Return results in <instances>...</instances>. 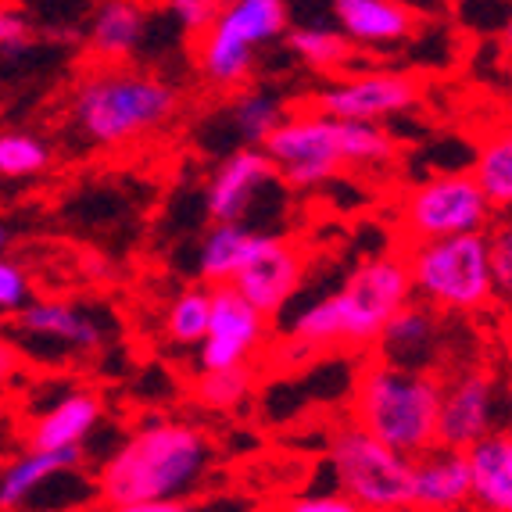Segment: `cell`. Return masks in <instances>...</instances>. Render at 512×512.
I'll use <instances>...</instances> for the list:
<instances>
[{"instance_id":"obj_1","label":"cell","mask_w":512,"mask_h":512,"mask_svg":"<svg viewBox=\"0 0 512 512\" xmlns=\"http://www.w3.org/2000/svg\"><path fill=\"white\" fill-rule=\"evenodd\" d=\"M212 462V441L194 423L154 419L122 444L97 473V505L137 512L144 502L183 498Z\"/></svg>"},{"instance_id":"obj_2","label":"cell","mask_w":512,"mask_h":512,"mask_svg":"<svg viewBox=\"0 0 512 512\" xmlns=\"http://www.w3.org/2000/svg\"><path fill=\"white\" fill-rule=\"evenodd\" d=\"M412 298V280L402 251L373 255L341 283V291L308 305L291 323V341L301 351L373 348L387 319Z\"/></svg>"},{"instance_id":"obj_3","label":"cell","mask_w":512,"mask_h":512,"mask_svg":"<svg viewBox=\"0 0 512 512\" xmlns=\"http://www.w3.org/2000/svg\"><path fill=\"white\" fill-rule=\"evenodd\" d=\"M183 108V90L154 72L104 65L72 86L69 115L79 137L97 147H126L169 126Z\"/></svg>"},{"instance_id":"obj_4","label":"cell","mask_w":512,"mask_h":512,"mask_svg":"<svg viewBox=\"0 0 512 512\" xmlns=\"http://www.w3.org/2000/svg\"><path fill=\"white\" fill-rule=\"evenodd\" d=\"M441 373L430 366H402L369 355L351 391V423L391 444L394 452L419 455L437 444Z\"/></svg>"},{"instance_id":"obj_5","label":"cell","mask_w":512,"mask_h":512,"mask_svg":"<svg viewBox=\"0 0 512 512\" xmlns=\"http://www.w3.org/2000/svg\"><path fill=\"white\" fill-rule=\"evenodd\" d=\"M402 255L412 294L437 312L477 316L495 305V280L487 269V230L419 240Z\"/></svg>"},{"instance_id":"obj_6","label":"cell","mask_w":512,"mask_h":512,"mask_svg":"<svg viewBox=\"0 0 512 512\" xmlns=\"http://www.w3.org/2000/svg\"><path fill=\"white\" fill-rule=\"evenodd\" d=\"M291 26L287 0H222L212 26L197 36V69L219 90H237L255 69V51Z\"/></svg>"},{"instance_id":"obj_7","label":"cell","mask_w":512,"mask_h":512,"mask_svg":"<svg viewBox=\"0 0 512 512\" xmlns=\"http://www.w3.org/2000/svg\"><path fill=\"white\" fill-rule=\"evenodd\" d=\"M330 466L341 491L369 512L412 509V455L394 452L359 423L333 430Z\"/></svg>"},{"instance_id":"obj_8","label":"cell","mask_w":512,"mask_h":512,"mask_svg":"<svg viewBox=\"0 0 512 512\" xmlns=\"http://www.w3.org/2000/svg\"><path fill=\"white\" fill-rule=\"evenodd\" d=\"M491 215H495V208L470 172H448V176L419 183L402 197V208H398L402 233L409 244L487 230Z\"/></svg>"},{"instance_id":"obj_9","label":"cell","mask_w":512,"mask_h":512,"mask_svg":"<svg viewBox=\"0 0 512 512\" xmlns=\"http://www.w3.org/2000/svg\"><path fill=\"white\" fill-rule=\"evenodd\" d=\"M258 147L276 165V180L291 190H316L344 172L337 151V119H326L319 111L305 108L301 115H287Z\"/></svg>"},{"instance_id":"obj_10","label":"cell","mask_w":512,"mask_h":512,"mask_svg":"<svg viewBox=\"0 0 512 512\" xmlns=\"http://www.w3.org/2000/svg\"><path fill=\"white\" fill-rule=\"evenodd\" d=\"M423 101V83L416 76L402 72H366L351 76L337 86H326L319 94L305 101L308 111H319L326 119H359V122H380L391 115L416 108Z\"/></svg>"},{"instance_id":"obj_11","label":"cell","mask_w":512,"mask_h":512,"mask_svg":"<svg viewBox=\"0 0 512 512\" xmlns=\"http://www.w3.org/2000/svg\"><path fill=\"white\" fill-rule=\"evenodd\" d=\"M305 269L308 258L301 251V244H294L287 237H273V233H255L248 258L240 262V269L233 273L230 283L258 312L276 316L301 287Z\"/></svg>"},{"instance_id":"obj_12","label":"cell","mask_w":512,"mask_h":512,"mask_svg":"<svg viewBox=\"0 0 512 512\" xmlns=\"http://www.w3.org/2000/svg\"><path fill=\"white\" fill-rule=\"evenodd\" d=\"M269 316L258 312L233 283H212V316L208 333L197 344V369H226L251 362L258 344L265 341Z\"/></svg>"},{"instance_id":"obj_13","label":"cell","mask_w":512,"mask_h":512,"mask_svg":"<svg viewBox=\"0 0 512 512\" xmlns=\"http://www.w3.org/2000/svg\"><path fill=\"white\" fill-rule=\"evenodd\" d=\"M495 391L491 369H459L452 380L441 376V405H437V444L470 448L477 437L495 430Z\"/></svg>"},{"instance_id":"obj_14","label":"cell","mask_w":512,"mask_h":512,"mask_svg":"<svg viewBox=\"0 0 512 512\" xmlns=\"http://www.w3.org/2000/svg\"><path fill=\"white\" fill-rule=\"evenodd\" d=\"M466 505H473L466 448L430 444L427 452L412 455V509L448 512Z\"/></svg>"},{"instance_id":"obj_15","label":"cell","mask_w":512,"mask_h":512,"mask_svg":"<svg viewBox=\"0 0 512 512\" xmlns=\"http://www.w3.org/2000/svg\"><path fill=\"white\" fill-rule=\"evenodd\" d=\"M276 180V165L269 162V154L262 147H244V151L230 154L226 162L215 169L212 183L205 190V208L212 222L226 219H244L255 201L258 190H265Z\"/></svg>"},{"instance_id":"obj_16","label":"cell","mask_w":512,"mask_h":512,"mask_svg":"<svg viewBox=\"0 0 512 512\" xmlns=\"http://www.w3.org/2000/svg\"><path fill=\"white\" fill-rule=\"evenodd\" d=\"M333 18L348 40L366 47L402 43L416 29V11L402 0H333Z\"/></svg>"},{"instance_id":"obj_17","label":"cell","mask_w":512,"mask_h":512,"mask_svg":"<svg viewBox=\"0 0 512 512\" xmlns=\"http://www.w3.org/2000/svg\"><path fill=\"white\" fill-rule=\"evenodd\" d=\"M470 462V491L473 505L491 512L512 509V437L509 430H487L484 437L466 448Z\"/></svg>"},{"instance_id":"obj_18","label":"cell","mask_w":512,"mask_h":512,"mask_svg":"<svg viewBox=\"0 0 512 512\" xmlns=\"http://www.w3.org/2000/svg\"><path fill=\"white\" fill-rule=\"evenodd\" d=\"M441 337V319L427 301L409 298L391 319L384 323L380 337H376V355H384L402 366H427L434 355V344Z\"/></svg>"},{"instance_id":"obj_19","label":"cell","mask_w":512,"mask_h":512,"mask_svg":"<svg viewBox=\"0 0 512 512\" xmlns=\"http://www.w3.org/2000/svg\"><path fill=\"white\" fill-rule=\"evenodd\" d=\"M101 398L90 391H72L65 394L51 412H43L33 427L26 430L29 448H69V444H83L86 434L101 423Z\"/></svg>"},{"instance_id":"obj_20","label":"cell","mask_w":512,"mask_h":512,"mask_svg":"<svg viewBox=\"0 0 512 512\" xmlns=\"http://www.w3.org/2000/svg\"><path fill=\"white\" fill-rule=\"evenodd\" d=\"M79 462H83V444H69V448H29L26 455H18L8 470L0 473V509H18L36 487L47 484L58 473L76 470Z\"/></svg>"},{"instance_id":"obj_21","label":"cell","mask_w":512,"mask_h":512,"mask_svg":"<svg viewBox=\"0 0 512 512\" xmlns=\"http://www.w3.org/2000/svg\"><path fill=\"white\" fill-rule=\"evenodd\" d=\"M140 40H144V11L133 0H104L86 36V47L97 61L115 65V61L133 58Z\"/></svg>"},{"instance_id":"obj_22","label":"cell","mask_w":512,"mask_h":512,"mask_svg":"<svg viewBox=\"0 0 512 512\" xmlns=\"http://www.w3.org/2000/svg\"><path fill=\"white\" fill-rule=\"evenodd\" d=\"M18 326L26 333H36V337H54V341L72 344L76 351H97L104 341L101 326L65 301H26L18 308Z\"/></svg>"},{"instance_id":"obj_23","label":"cell","mask_w":512,"mask_h":512,"mask_svg":"<svg viewBox=\"0 0 512 512\" xmlns=\"http://www.w3.org/2000/svg\"><path fill=\"white\" fill-rule=\"evenodd\" d=\"M251 237L255 230L244 226V219H226L212 222V230L201 240V251H197V276L201 283H230L233 273L240 269V262L248 258Z\"/></svg>"},{"instance_id":"obj_24","label":"cell","mask_w":512,"mask_h":512,"mask_svg":"<svg viewBox=\"0 0 512 512\" xmlns=\"http://www.w3.org/2000/svg\"><path fill=\"white\" fill-rule=\"evenodd\" d=\"M473 180L484 190L495 212H509L512 208V137L509 129H498L480 144L477 162H473Z\"/></svg>"},{"instance_id":"obj_25","label":"cell","mask_w":512,"mask_h":512,"mask_svg":"<svg viewBox=\"0 0 512 512\" xmlns=\"http://www.w3.org/2000/svg\"><path fill=\"white\" fill-rule=\"evenodd\" d=\"M287 47L305 61L308 69L316 72H337L341 65L355 61L359 54V43L348 40L341 29H326V26H287Z\"/></svg>"},{"instance_id":"obj_26","label":"cell","mask_w":512,"mask_h":512,"mask_svg":"<svg viewBox=\"0 0 512 512\" xmlns=\"http://www.w3.org/2000/svg\"><path fill=\"white\" fill-rule=\"evenodd\" d=\"M337 151H341L344 169H369V165H387L398 158V140L376 122L337 119Z\"/></svg>"},{"instance_id":"obj_27","label":"cell","mask_w":512,"mask_h":512,"mask_svg":"<svg viewBox=\"0 0 512 512\" xmlns=\"http://www.w3.org/2000/svg\"><path fill=\"white\" fill-rule=\"evenodd\" d=\"M255 391V369L251 362L226 369H201V380L194 384V398L201 409L212 412H233L248 402Z\"/></svg>"},{"instance_id":"obj_28","label":"cell","mask_w":512,"mask_h":512,"mask_svg":"<svg viewBox=\"0 0 512 512\" xmlns=\"http://www.w3.org/2000/svg\"><path fill=\"white\" fill-rule=\"evenodd\" d=\"M208 316H212V287H190L172 298L169 312H165V333L172 344L180 348H194L208 333Z\"/></svg>"},{"instance_id":"obj_29","label":"cell","mask_w":512,"mask_h":512,"mask_svg":"<svg viewBox=\"0 0 512 512\" xmlns=\"http://www.w3.org/2000/svg\"><path fill=\"white\" fill-rule=\"evenodd\" d=\"M51 158V144L33 137V133H0V176L4 180L36 176L51 165Z\"/></svg>"},{"instance_id":"obj_30","label":"cell","mask_w":512,"mask_h":512,"mask_svg":"<svg viewBox=\"0 0 512 512\" xmlns=\"http://www.w3.org/2000/svg\"><path fill=\"white\" fill-rule=\"evenodd\" d=\"M283 119H287V108L269 94H255V90H248V94H240L237 104H233V122H237L240 137L255 147L262 144V140L269 137Z\"/></svg>"},{"instance_id":"obj_31","label":"cell","mask_w":512,"mask_h":512,"mask_svg":"<svg viewBox=\"0 0 512 512\" xmlns=\"http://www.w3.org/2000/svg\"><path fill=\"white\" fill-rule=\"evenodd\" d=\"M487 269H491L498 298H509L512 294V230L509 226H502L498 233L487 230Z\"/></svg>"},{"instance_id":"obj_32","label":"cell","mask_w":512,"mask_h":512,"mask_svg":"<svg viewBox=\"0 0 512 512\" xmlns=\"http://www.w3.org/2000/svg\"><path fill=\"white\" fill-rule=\"evenodd\" d=\"M33 287H29L26 269L11 258H0V312H18L26 305Z\"/></svg>"},{"instance_id":"obj_33","label":"cell","mask_w":512,"mask_h":512,"mask_svg":"<svg viewBox=\"0 0 512 512\" xmlns=\"http://www.w3.org/2000/svg\"><path fill=\"white\" fill-rule=\"evenodd\" d=\"M29 43H33V26H29V18H22L18 11L0 4V58H18V54H26Z\"/></svg>"},{"instance_id":"obj_34","label":"cell","mask_w":512,"mask_h":512,"mask_svg":"<svg viewBox=\"0 0 512 512\" xmlns=\"http://www.w3.org/2000/svg\"><path fill=\"white\" fill-rule=\"evenodd\" d=\"M222 0H169V11L176 15V22H180V29L187 36H201L208 26H212L215 11H219Z\"/></svg>"},{"instance_id":"obj_35","label":"cell","mask_w":512,"mask_h":512,"mask_svg":"<svg viewBox=\"0 0 512 512\" xmlns=\"http://www.w3.org/2000/svg\"><path fill=\"white\" fill-rule=\"evenodd\" d=\"M287 509L294 512H359V505L351 502L344 491H333V495H301L294 502H287Z\"/></svg>"},{"instance_id":"obj_36","label":"cell","mask_w":512,"mask_h":512,"mask_svg":"<svg viewBox=\"0 0 512 512\" xmlns=\"http://www.w3.org/2000/svg\"><path fill=\"white\" fill-rule=\"evenodd\" d=\"M22 359H18V348L11 341H0V384H8L11 376L18 373Z\"/></svg>"},{"instance_id":"obj_37","label":"cell","mask_w":512,"mask_h":512,"mask_svg":"<svg viewBox=\"0 0 512 512\" xmlns=\"http://www.w3.org/2000/svg\"><path fill=\"white\" fill-rule=\"evenodd\" d=\"M8 248V230H4V226H0V251Z\"/></svg>"}]
</instances>
